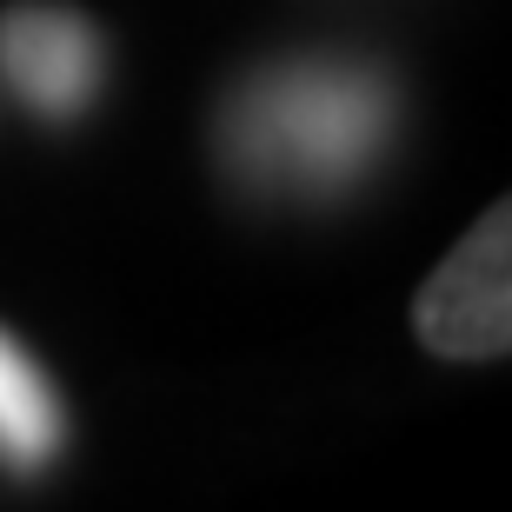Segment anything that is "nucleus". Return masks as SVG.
Segmentation results:
<instances>
[{
  "label": "nucleus",
  "mask_w": 512,
  "mask_h": 512,
  "mask_svg": "<svg viewBox=\"0 0 512 512\" xmlns=\"http://www.w3.org/2000/svg\"><path fill=\"white\" fill-rule=\"evenodd\" d=\"M413 333L439 360H506L512 353V207L493 200L466 240L426 273Z\"/></svg>",
  "instance_id": "nucleus-2"
},
{
  "label": "nucleus",
  "mask_w": 512,
  "mask_h": 512,
  "mask_svg": "<svg viewBox=\"0 0 512 512\" xmlns=\"http://www.w3.org/2000/svg\"><path fill=\"white\" fill-rule=\"evenodd\" d=\"M393 100L373 67L353 60H293L247 80L227 107V160L266 187L326 193L360 180L386 147Z\"/></svg>",
  "instance_id": "nucleus-1"
},
{
  "label": "nucleus",
  "mask_w": 512,
  "mask_h": 512,
  "mask_svg": "<svg viewBox=\"0 0 512 512\" xmlns=\"http://www.w3.org/2000/svg\"><path fill=\"white\" fill-rule=\"evenodd\" d=\"M60 446H67V413H60L54 380L0 326V466L7 473H47Z\"/></svg>",
  "instance_id": "nucleus-4"
},
{
  "label": "nucleus",
  "mask_w": 512,
  "mask_h": 512,
  "mask_svg": "<svg viewBox=\"0 0 512 512\" xmlns=\"http://www.w3.org/2000/svg\"><path fill=\"white\" fill-rule=\"evenodd\" d=\"M107 34L67 0H20L0 14V74L34 120H80L107 94Z\"/></svg>",
  "instance_id": "nucleus-3"
}]
</instances>
